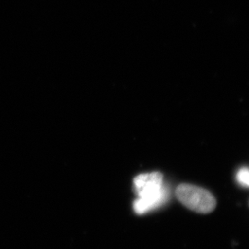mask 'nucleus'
I'll return each instance as SVG.
<instances>
[{"label":"nucleus","instance_id":"nucleus-1","mask_svg":"<svg viewBox=\"0 0 249 249\" xmlns=\"http://www.w3.org/2000/svg\"><path fill=\"white\" fill-rule=\"evenodd\" d=\"M133 183L138 195L133 203L136 213H147L166 202L169 193L163 184V177L159 172L140 175L134 179Z\"/></svg>","mask_w":249,"mask_h":249},{"label":"nucleus","instance_id":"nucleus-2","mask_svg":"<svg viewBox=\"0 0 249 249\" xmlns=\"http://www.w3.org/2000/svg\"><path fill=\"white\" fill-rule=\"evenodd\" d=\"M176 196L187 209L198 213H209L216 207L213 194L202 187L182 184L177 188Z\"/></svg>","mask_w":249,"mask_h":249},{"label":"nucleus","instance_id":"nucleus-3","mask_svg":"<svg viewBox=\"0 0 249 249\" xmlns=\"http://www.w3.org/2000/svg\"><path fill=\"white\" fill-rule=\"evenodd\" d=\"M236 179L238 183L243 187H249V168H242L238 171L236 175Z\"/></svg>","mask_w":249,"mask_h":249}]
</instances>
